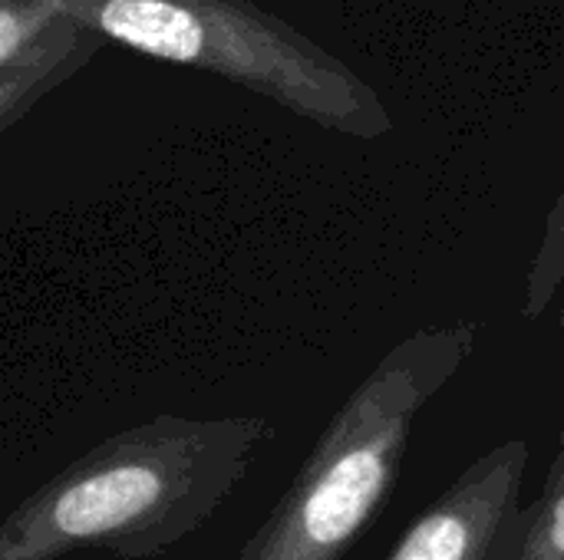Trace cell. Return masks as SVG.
I'll return each instance as SVG.
<instances>
[{"instance_id": "6da1fadb", "label": "cell", "mask_w": 564, "mask_h": 560, "mask_svg": "<svg viewBox=\"0 0 564 560\" xmlns=\"http://www.w3.org/2000/svg\"><path fill=\"white\" fill-rule=\"evenodd\" d=\"M271 439L274 426L261 416L162 413L122 429L10 508L0 560H59L76 551L159 558L212 521Z\"/></svg>"}, {"instance_id": "7a4b0ae2", "label": "cell", "mask_w": 564, "mask_h": 560, "mask_svg": "<svg viewBox=\"0 0 564 560\" xmlns=\"http://www.w3.org/2000/svg\"><path fill=\"white\" fill-rule=\"evenodd\" d=\"M479 343L476 323L426 327L387 350L235 560H344L387 508L423 409Z\"/></svg>"}, {"instance_id": "3957f363", "label": "cell", "mask_w": 564, "mask_h": 560, "mask_svg": "<svg viewBox=\"0 0 564 560\" xmlns=\"http://www.w3.org/2000/svg\"><path fill=\"white\" fill-rule=\"evenodd\" d=\"M106 43L215 73L350 139L393 132L377 89L314 36L254 0H59Z\"/></svg>"}, {"instance_id": "277c9868", "label": "cell", "mask_w": 564, "mask_h": 560, "mask_svg": "<svg viewBox=\"0 0 564 560\" xmlns=\"http://www.w3.org/2000/svg\"><path fill=\"white\" fill-rule=\"evenodd\" d=\"M532 446L506 439L479 455L430 508H423L387 560H516L525 545L522 485Z\"/></svg>"}, {"instance_id": "5b68a950", "label": "cell", "mask_w": 564, "mask_h": 560, "mask_svg": "<svg viewBox=\"0 0 564 560\" xmlns=\"http://www.w3.org/2000/svg\"><path fill=\"white\" fill-rule=\"evenodd\" d=\"M102 46L59 0H0V132L83 73Z\"/></svg>"}, {"instance_id": "8992f818", "label": "cell", "mask_w": 564, "mask_h": 560, "mask_svg": "<svg viewBox=\"0 0 564 560\" xmlns=\"http://www.w3.org/2000/svg\"><path fill=\"white\" fill-rule=\"evenodd\" d=\"M516 560H564V426L545 485L529 505L525 545Z\"/></svg>"}, {"instance_id": "52a82bcc", "label": "cell", "mask_w": 564, "mask_h": 560, "mask_svg": "<svg viewBox=\"0 0 564 560\" xmlns=\"http://www.w3.org/2000/svg\"><path fill=\"white\" fill-rule=\"evenodd\" d=\"M564 287V182L545 215V228H542V241L539 251L529 264V277H525V304H522V317L525 320H539L555 294Z\"/></svg>"}, {"instance_id": "ba28073f", "label": "cell", "mask_w": 564, "mask_h": 560, "mask_svg": "<svg viewBox=\"0 0 564 560\" xmlns=\"http://www.w3.org/2000/svg\"><path fill=\"white\" fill-rule=\"evenodd\" d=\"M558 330L564 333V307H562V314H558Z\"/></svg>"}]
</instances>
